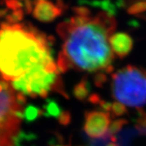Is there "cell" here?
<instances>
[{
  "label": "cell",
  "mask_w": 146,
  "mask_h": 146,
  "mask_svg": "<svg viewBox=\"0 0 146 146\" xmlns=\"http://www.w3.org/2000/svg\"><path fill=\"white\" fill-rule=\"evenodd\" d=\"M54 61L51 39L29 25H0V76L8 82Z\"/></svg>",
  "instance_id": "2"
},
{
  "label": "cell",
  "mask_w": 146,
  "mask_h": 146,
  "mask_svg": "<svg viewBox=\"0 0 146 146\" xmlns=\"http://www.w3.org/2000/svg\"><path fill=\"white\" fill-rule=\"evenodd\" d=\"M127 123V121L125 119H119L113 121L110 125L107 135L109 136H115V134L118 133Z\"/></svg>",
  "instance_id": "12"
},
{
  "label": "cell",
  "mask_w": 146,
  "mask_h": 146,
  "mask_svg": "<svg viewBox=\"0 0 146 146\" xmlns=\"http://www.w3.org/2000/svg\"><path fill=\"white\" fill-rule=\"evenodd\" d=\"M106 146H120V145L118 144V143H117V142H116V141H110L109 143L106 145Z\"/></svg>",
  "instance_id": "19"
},
{
  "label": "cell",
  "mask_w": 146,
  "mask_h": 146,
  "mask_svg": "<svg viewBox=\"0 0 146 146\" xmlns=\"http://www.w3.org/2000/svg\"><path fill=\"white\" fill-rule=\"evenodd\" d=\"M60 74L57 63L52 61L33 68L11 84L17 93L33 98H47L51 92L68 98Z\"/></svg>",
  "instance_id": "3"
},
{
  "label": "cell",
  "mask_w": 146,
  "mask_h": 146,
  "mask_svg": "<svg viewBox=\"0 0 146 146\" xmlns=\"http://www.w3.org/2000/svg\"><path fill=\"white\" fill-rule=\"evenodd\" d=\"M6 4L8 8L13 11L20 10L22 6V4L19 2V0H6Z\"/></svg>",
  "instance_id": "17"
},
{
  "label": "cell",
  "mask_w": 146,
  "mask_h": 146,
  "mask_svg": "<svg viewBox=\"0 0 146 146\" xmlns=\"http://www.w3.org/2000/svg\"><path fill=\"white\" fill-rule=\"evenodd\" d=\"M23 19V11L20 10L13 11L11 13L6 16V20L8 24L15 25L17 24L19 21H21Z\"/></svg>",
  "instance_id": "14"
},
{
  "label": "cell",
  "mask_w": 146,
  "mask_h": 146,
  "mask_svg": "<svg viewBox=\"0 0 146 146\" xmlns=\"http://www.w3.org/2000/svg\"><path fill=\"white\" fill-rule=\"evenodd\" d=\"M61 107L57 102L53 99H48L43 107L44 115L46 117H53L58 119L61 114L63 113Z\"/></svg>",
  "instance_id": "10"
},
{
  "label": "cell",
  "mask_w": 146,
  "mask_h": 146,
  "mask_svg": "<svg viewBox=\"0 0 146 146\" xmlns=\"http://www.w3.org/2000/svg\"><path fill=\"white\" fill-rule=\"evenodd\" d=\"M62 9L47 0H37L33 9V16L36 20L48 23L61 15Z\"/></svg>",
  "instance_id": "7"
},
{
  "label": "cell",
  "mask_w": 146,
  "mask_h": 146,
  "mask_svg": "<svg viewBox=\"0 0 146 146\" xmlns=\"http://www.w3.org/2000/svg\"><path fill=\"white\" fill-rule=\"evenodd\" d=\"M111 92L125 106L141 109L146 105V70L127 65L111 75Z\"/></svg>",
  "instance_id": "5"
},
{
  "label": "cell",
  "mask_w": 146,
  "mask_h": 146,
  "mask_svg": "<svg viewBox=\"0 0 146 146\" xmlns=\"http://www.w3.org/2000/svg\"><path fill=\"white\" fill-rule=\"evenodd\" d=\"M50 146H71V144H69V145H64V144H54V145H50Z\"/></svg>",
  "instance_id": "21"
},
{
  "label": "cell",
  "mask_w": 146,
  "mask_h": 146,
  "mask_svg": "<svg viewBox=\"0 0 146 146\" xmlns=\"http://www.w3.org/2000/svg\"><path fill=\"white\" fill-rule=\"evenodd\" d=\"M90 85L86 77H84L80 82L76 84L73 89V94L79 101H85L89 97Z\"/></svg>",
  "instance_id": "9"
},
{
  "label": "cell",
  "mask_w": 146,
  "mask_h": 146,
  "mask_svg": "<svg viewBox=\"0 0 146 146\" xmlns=\"http://www.w3.org/2000/svg\"><path fill=\"white\" fill-rule=\"evenodd\" d=\"M110 44L113 53L120 58L127 56L133 48V40L126 33H115L110 38Z\"/></svg>",
  "instance_id": "8"
},
{
  "label": "cell",
  "mask_w": 146,
  "mask_h": 146,
  "mask_svg": "<svg viewBox=\"0 0 146 146\" xmlns=\"http://www.w3.org/2000/svg\"><path fill=\"white\" fill-rule=\"evenodd\" d=\"M89 101L92 103V104L98 105L100 103V102L102 101V98L98 94H92L90 95L89 98Z\"/></svg>",
  "instance_id": "18"
},
{
  "label": "cell",
  "mask_w": 146,
  "mask_h": 146,
  "mask_svg": "<svg viewBox=\"0 0 146 146\" xmlns=\"http://www.w3.org/2000/svg\"><path fill=\"white\" fill-rule=\"evenodd\" d=\"M72 120V115L68 110H63V113L58 119V123L63 126H68Z\"/></svg>",
  "instance_id": "15"
},
{
  "label": "cell",
  "mask_w": 146,
  "mask_h": 146,
  "mask_svg": "<svg viewBox=\"0 0 146 146\" xmlns=\"http://www.w3.org/2000/svg\"><path fill=\"white\" fill-rule=\"evenodd\" d=\"M111 123V115L102 110L86 111L84 114V131L91 138L106 136Z\"/></svg>",
  "instance_id": "6"
},
{
  "label": "cell",
  "mask_w": 146,
  "mask_h": 146,
  "mask_svg": "<svg viewBox=\"0 0 146 146\" xmlns=\"http://www.w3.org/2000/svg\"><path fill=\"white\" fill-rule=\"evenodd\" d=\"M44 115L43 110L39 109L38 107L34 106L33 105L28 106L24 110V118L28 122H32L36 120L38 117Z\"/></svg>",
  "instance_id": "11"
},
{
  "label": "cell",
  "mask_w": 146,
  "mask_h": 146,
  "mask_svg": "<svg viewBox=\"0 0 146 146\" xmlns=\"http://www.w3.org/2000/svg\"><path fill=\"white\" fill-rule=\"evenodd\" d=\"M25 102V96L0 76V146L16 145Z\"/></svg>",
  "instance_id": "4"
},
{
  "label": "cell",
  "mask_w": 146,
  "mask_h": 146,
  "mask_svg": "<svg viewBox=\"0 0 146 146\" xmlns=\"http://www.w3.org/2000/svg\"><path fill=\"white\" fill-rule=\"evenodd\" d=\"M106 75L104 72H99L97 73L95 75V77H94V83L96 84V86L98 87H101L106 82Z\"/></svg>",
  "instance_id": "16"
},
{
  "label": "cell",
  "mask_w": 146,
  "mask_h": 146,
  "mask_svg": "<svg viewBox=\"0 0 146 146\" xmlns=\"http://www.w3.org/2000/svg\"><path fill=\"white\" fill-rule=\"evenodd\" d=\"M111 112L115 117H119V116L125 115L127 112V107H126L125 105L116 101V102L112 103Z\"/></svg>",
  "instance_id": "13"
},
{
  "label": "cell",
  "mask_w": 146,
  "mask_h": 146,
  "mask_svg": "<svg viewBox=\"0 0 146 146\" xmlns=\"http://www.w3.org/2000/svg\"><path fill=\"white\" fill-rule=\"evenodd\" d=\"M6 13H7V10L6 9H0V17H3Z\"/></svg>",
  "instance_id": "20"
},
{
  "label": "cell",
  "mask_w": 146,
  "mask_h": 146,
  "mask_svg": "<svg viewBox=\"0 0 146 146\" xmlns=\"http://www.w3.org/2000/svg\"><path fill=\"white\" fill-rule=\"evenodd\" d=\"M75 11L76 15L60 23L56 29L63 41L56 63L59 72L110 73L115 55L110 38L116 29L115 17L106 12L93 16L84 7Z\"/></svg>",
  "instance_id": "1"
}]
</instances>
